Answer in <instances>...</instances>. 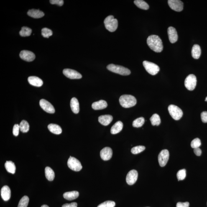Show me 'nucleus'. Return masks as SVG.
<instances>
[{
	"label": "nucleus",
	"mask_w": 207,
	"mask_h": 207,
	"mask_svg": "<svg viewBox=\"0 0 207 207\" xmlns=\"http://www.w3.org/2000/svg\"><path fill=\"white\" fill-rule=\"evenodd\" d=\"M147 44L151 50L157 53H160L163 50L162 40L158 36L151 35L147 39Z\"/></svg>",
	"instance_id": "nucleus-1"
},
{
	"label": "nucleus",
	"mask_w": 207,
	"mask_h": 207,
	"mask_svg": "<svg viewBox=\"0 0 207 207\" xmlns=\"http://www.w3.org/2000/svg\"><path fill=\"white\" fill-rule=\"evenodd\" d=\"M119 103L123 108H130L135 106L137 103V100L132 95L125 94L120 98Z\"/></svg>",
	"instance_id": "nucleus-2"
},
{
	"label": "nucleus",
	"mask_w": 207,
	"mask_h": 207,
	"mask_svg": "<svg viewBox=\"0 0 207 207\" xmlns=\"http://www.w3.org/2000/svg\"><path fill=\"white\" fill-rule=\"evenodd\" d=\"M107 68L110 71L123 76L129 75L131 73L129 69L121 66L115 65L114 64H110L108 66Z\"/></svg>",
	"instance_id": "nucleus-3"
},
{
	"label": "nucleus",
	"mask_w": 207,
	"mask_h": 207,
	"mask_svg": "<svg viewBox=\"0 0 207 207\" xmlns=\"http://www.w3.org/2000/svg\"><path fill=\"white\" fill-rule=\"evenodd\" d=\"M104 24L106 29L110 32H114L117 28L118 21L113 16L107 17L104 20Z\"/></svg>",
	"instance_id": "nucleus-4"
},
{
	"label": "nucleus",
	"mask_w": 207,
	"mask_h": 207,
	"mask_svg": "<svg viewBox=\"0 0 207 207\" xmlns=\"http://www.w3.org/2000/svg\"><path fill=\"white\" fill-rule=\"evenodd\" d=\"M168 110L170 116L175 120H179L183 116V113L182 109L175 105H170Z\"/></svg>",
	"instance_id": "nucleus-5"
},
{
	"label": "nucleus",
	"mask_w": 207,
	"mask_h": 207,
	"mask_svg": "<svg viewBox=\"0 0 207 207\" xmlns=\"http://www.w3.org/2000/svg\"><path fill=\"white\" fill-rule=\"evenodd\" d=\"M143 64L145 70L151 75H155L157 74L160 71V68L158 66L152 62L144 61L143 62Z\"/></svg>",
	"instance_id": "nucleus-6"
},
{
	"label": "nucleus",
	"mask_w": 207,
	"mask_h": 207,
	"mask_svg": "<svg viewBox=\"0 0 207 207\" xmlns=\"http://www.w3.org/2000/svg\"><path fill=\"white\" fill-rule=\"evenodd\" d=\"M67 165L69 168L75 172L80 171L82 168V166L80 161L71 156L68 160Z\"/></svg>",
	"instance_id": "nucleus-7"
},
{
	"label": "nucleus",
	"mask_w": 207,
	"mask_h": 207,
	"mask_svg": "<svg viewBox=\"0 0 207 207\" xmlns=\"http://www.w3.org/2000/svg\"><path fill=\"white\" fill-rule=\"evenodd\" d=\"M197 79L195 75H189L186 78L185 85L186 88L189 91H193L196 86Z\"/></svg>",
	"instance_id": "nucleus-8"
},
{
	"label": "nucleus",
	"mask_w": 207,
	"mask_h": 207,
	"mask_svg": "<svg viewBox=\"0 0 207 207\" xmlns=\"http://www.w3.org/2000/svg\"><path fill=\"white\" fill-rule=\"evenodd\" d=\"M169 153L167 149H164L161 151L158 156L159 165L161 167L165 166L169 160Z\"/></svg>",
	"instance_id": "nucleus-9"
},
{
	"label": "nucleus",
	"mask_w": 207,
	"mask_h": 207,
	"mask_svg": "<svg viewBox=\"0 0 207 207\" xmlns=\"http://www.w3.org/2000/svg\"><path fill=\"white\" fill-rule=\"evenodd\" d=\"M171 9L175 11H182L183 9V3L180 0H169L168 1Z\"/></svg>",
	"instance_id": "nucleus-10"
},
{
	"label": "nucleus",
	"mask_w": 207,
	"mask_h": 207,
	"mask_svg": "<svg viewBox=\"0 0 207 207\" xmlns=\"http://www.w3.org/2000/svg\"><path fill=\"white\" fill-rule=\"evenodd\" d=\"M63 73L67 78L71 79H80L82 77L81 75L79 72L70 69H64Z\"/></svg>",
	"instance_id": "nucleus-11"
},
{
	"label": "nucleus",
	"mask_w": 207,
	"mask_h": 207,
	"mask_svg": "<svg viewBox=\"0 0 207 207\" xmlns=\"http://www.w3.org/2000/svg\"><path fill=\"white\" fill-rule=\"evenodd\" d=\"M40 105L41 108L47 113L53 114L55 112V108L53 106L46 100L44 99L40 100Z\"/></svg>",
	"instance_id": "nucleus-12"
},
{
	"label": "nucleus",
	"mask_w": 207,
	"mask_h": 207,
	"mask_svg": "<svg viewBox=\"0 0 207 207\" xmlns=\"http://www.w3.org/2000/svg\"><path fill=\"white\" fill-rule=\"evenodd\" d=\"M138 172L136 170H132L128 172L126 175V181L128 185H132L135 183L137 180Z\"/></svg>",
	"instance_id": "nucleus-13"
},
{
	"label": "nucleus",
	"mask_w": 207,
	"mask_h": 207,
	"mask_svg": "<svg viewBox=\"0 0 207 207\" xmlns=\"http://www.w3.org/2000/svg\"><path fill=\"white\" fill-rule=\"evenodd\" d=\"M20 57L22 60L28 62H32L35 58V55L28 50H22L20 53Z\"/></svg>",
	"instance_id": "nucleus-14"
},
{
	"label": "nucleus",
	"mask_w": 207,
	"mask_h": 207,
	"mask_svg": "<svg viewBox=\"0 0 207 207\" xmlns=\"http://www.w3.org/2000/svg\"><path fill=\"white\" fill-rule=\"evenodd\" d=\"M113 156L112 150L109 147H106L100 152V156L103 160L107 161L111 159Z\"/></svg>",
	"instance_id": "nucleus-15"
},
{
	"label": "nucleus",
	"mask_w": 207,
	"mask_h": 207,
	"mask_svg": "<svg viewBox=\"0 0 207 207\" xmlns=\"http://www.w3.org/2000/svg\"><path fill=\"white\" fill-rule=\"evenodd\" d=\"M168 34L169 40L172 44L177 42L178 39V35L176 30L172 27H169L168 29Z\"/></svg>",
	"instance_id": "nucleus-16"
},
{
	"label": "nucleus",
	"mask_w": 207,
	"mask_h": 207,
	"mask_svg": "<svg viewBox=\"0 0 207 207\" xmlns=\"http://www.w3.org/2000/svg\"><path fill=\"white\" fill-rule=\"evenodd\" d=\"M2 198L5 201H7L11 198V191L7 186H4L1 190Z\"/></svg>",
	"instance_id": "nucleus-17"
},
{
	"label": "nucleus",
	"mask_w": 207,
	"mask_h": 207,
	"mask_svg": "<svg viewBox=\"0 0 207 207\" xmlns=\"http://www.w3.org/2000/svg\"><path fill=\"white\" fill-rule=\"evenodd\" d=\"M113 120V116L110 115H102L98 118V121L100 124L104 126L109 125Z\"/></svg>",
	"instance_id": "nucleus-18"
},
{
	"label": "nucleus",
	"mask_w": 207,
	"mask_h": 207,
	"mask_svg": "<svg viewBox=\"0 0 207 207\" xmlns=\"http://www.w3.org/2000/svg\"><path fill=\"white\" fill-rule=\"evenodd\" d=\"M28 80L31 85L36 87H40L42 86L43 84L42 80L39 77L36 76H30L28 79Z\"/></svg>",
	"instance_id": "nucleus-19"
},
{
	"label": "nucleus",
	"mask_w": 207,
	"mask_h": 207,
	"mask_svg": "<svg viewBox=\"0 0 207 207\" xmlns=\"http://www.w3.org/2000/svg\"><path fill=\"white\" fill-rule=\"evenodd\" d=\"M107 103L106 101L103 100L95 102L93 103L92 105V108L96 110L104 109L107 107Z\"/></svg>",
	"instance_id": "nucleus-20"
},
{
	"label": "nucleus",
	"mask_w": 207,
	"mask_h": 207,
	"mask_svg": "<svg viewBox=\"0 0 207 207\" xmlns=\"http://www.w3.org/2000/svg\"><path fill=\"white\" fill-rule=\"evenodd\" d=\"M27 14L30 17L35 19L42 18L45 15V14L42 11L39 10L34 9L30 10L28 12Z\"/></svg>",
	"instance_id": "nucleus-21"
},
{
	"label": "nucleus",
	"mask_w": 207,
	"mask_h": 207,
	"mask_svg": "<svg viewBox=\"0 0 207 207\" xmlns=\"http://www.w3.org/2000/svg\"><path fill=\"white\" fill-rule=\"evenodd\" d=\"M70 106L72 111L75 114H78L80 111L79 103L76 98L71 99L70 101Z\"/></svg>",
	"instance_id": "nucleus-22"
},
{
	"label": "nucleus",
	"mask_w": 207,
	"mask_h": 207,
	"mask_svg": "<svg viewBox=\"0 0 207 207\" xmlns=\"http://www.w3.org/2000/svg\"><path fill=\"white\" fill-rule=\"evenodd\" d=\"M123 127L122 122L120 121H117L112 126L111 132L113 134H117L122 130Z\"/></svg>",
	"instance_id": "nucleus-23"
},
{
	"label": "nucleus",
	"mask_w": 207,
	"mask_h": 207,
	"mask_svg": "<svg viewBox=\"0 0 207 207\" xmlns=\"http://www.w3.org/2000/svg\"><path fill=\"white\" fill-rule=\"evenodd\" d=\"M79 196V193L77 191H72L66 192L63 195L64 198L67 200H73L78 198Z\"/></svg>",
	"instance_id": "nucleus-24"
},
{
	"label": "nucleus",
	"mask_w": 207,
	"mask_h": 207,
	"mask_svg": "<svg viewBox=\"0 0 207 207\" xmlns=\"http://www.w3.org/2000/svg\"><path fill=\"white\" fill-rule=\"evenodd\" d=\"M191 54L194 58L198 59L200 58L201 55V49L199 45L197 44L193 45L192 49Z\"/></svg>",
	"instance_id": "nucleus-25"
},
{
	"label": "nucleus",
	"mask_w": 207,
	"mask_h": 207,
	"mask_svg": "<svg viewBox=\"0 0 207 207\" xmlns=\"http://www.w3.org/2000/svg\"><path fill=\"white\" fill-rule=\"evenodd\" d=\"M48 128L50 132L54 134L59 135L61 134L62 129L58 125L51 124L49 125Z\"/></svg>",
	"instance_id": "nucleus-26"
},
{
	"label": "nucleus",
	"mask_w": 207,
	"mask_h": 207,
	"mask_svg": "<svg viewBox=\"0 0 207 207\" xmlns=\"http://www.w3.org/2000/svg\"><path fill=\"white\" fill-rule=\"evenodd\" d=\"M5 167L7 172L12 174L15 173L16 167L14 162L12 161H7L5 164Z\"/></svg>",
	"instance_id": "nucleus-27"
},
{
	"label": "nucleus",
	"mask_w": 207,
	"mask_h": 207,
	"mask_svg": "<svg viewBox=\"0 0 207 207\" xmlns=\"http://www.w3.org/2000/svg\"><path fill=\"white\" fill-rule=\"evenodd\" d=\"M45 175L46 178L49 181H52L55 178V172L50 167L45 168Z\"/></svg>",
	"instance_id": "nucleus-28"
},
{
	"label": "nucleus",
	"mask_w": 207,
	"mask_h": 207,
	"mask_svg": "<svg viewBox=\"0 0 207 207\" xmlns=\"http://www.w3.org/2000/svg\"><path fill=\"white\" fill-rule=\"evenodd\" d=\"M134 4L137 7L142 9L147 10L149 8V5L145 1L142 0H136L134 1Z\"/></svg>",
	"instance_id": "nucleus-29"
},
{
	"label": "nucleus",
	"mask_w": 207,
	"mask_h": 207,
	"mask_svg": "<svg viewBox=\"0 0 207 207\" xmlns=\"http://www.w3.org/2000/svg\"><path fill=\"white\" fill-rule=\"evenodd\" d=\"M150 121L152 126H158L160 124L161 120L160 116L157 114L152 115L150 118Z\"/></svg>",
	"instance_id": "nucleus-30"
},
{
	"label": "nucleus",
	"mask_w": 207,
	"mask_h": 207,
	"mask_svg": "<svg viewBox=\"0 0 207 207\" xmlns=\"http://www.w3.org/2000/svg\"><path fill=\"white\" fill-rule=\"evenodd\" d=\"M32 32V30L31 29L27 27H23L19 32V34L22 37H28L31 35Z\"/></svg>",
	"instance_id": "nucleus-31"
},
{
	"label": "nucleus",
	"mask_w": 207,
	"mask_h": 207,
	"mask_svg": "<svg viewBox=\"0 0 207 207\" xmlns=\"http://www.w3.org/2000/svg\"><path fill=\"white\" fill-rule=\"evenodd\" d=\"M19 126L20 129L23 133L27 132L29 130V125L27 121L23 120L21 121Z\"/></svg>",
	"instance_id": "nucleus-32"
},
{
	"label": "nucleus",
	"mask_w": 207,
	"mask_h": 207,
	"mask_svg": "<svg viewBox=\"0 0 207 207\" xmlns=\"http://www.w3.org/2000/svg\"><path fill=\"white\" fill-rule=\"evenodd\" d=\"M144 122V118L143 117H140L137 118V119L133 121L132 125L134 127H140L143 125Z\"/></svg>",
	"instance_id": "nucleus-33"
},
{
	"label": "nucleus",
	"mask_w": 207,
	"mask_h": 207,
	"mask_svg": "<svg viewBox=\"0 0 207 207\" xmlns=\"http://www.w3.org/2000/svg\"><path fill=\"white\" fill-rule=\"evenodd\" d=\"M29 201V197L27 196H23L20 201L18 207H27Z\"/></svg>",
	"instance_id": "nucleus-34"
},
{
	"label": "nucleus",
	"mask_w": 207,
	"mask_h": 207,
	"mask_svg": "<svg viewBox=\"0 0 207 207\" xmlns=\"http://www.w3.org/2000/svg\"><path fill=\"white\" fill-rule=\"evenodd\" d=\"M145 149V147L144 146H137L133 147L131 149V152L134 154H137L144 151Z\"/></svg>",
	"instance_id": "nucleus-35"
},
{
	"label": "nucleus",
	"mask_w": 207,
	"mask_h": 207,
	"mask_svg": "<svg viewBox=\"0 0 207 207\" xmlns=\"http://www.w3.org/2000/svg\"><path fill=\"white\" fill-rule=\"evenodd\" d=\"M186 177V170L185 169H182L179 170L177 173V177L178 181L184 180Z\"/></svg>",
	"instance_id": "nucleus-36"
},
{
	"label": "nucleus",
	"mask_w": 207,
	"mask_h": 207,
	"mask_svg": "<svg viewBox=\"0 0 207 207\" xmlns=\"http://www.w3.org/2000/svg\"><path fill=\"white\" fill-rule=\"evenodd\" d=\"M53 34L52 31L50 29L44 28L42 30V34L44 37L49 38Z\"/></svg>",
	"instance_id": "nucleus-37"
},
{
	"label": "nucleus",
	"mask_w": 207,
	"mask_h": 207,
	"mask_svg": "<svg viewBox=\"0 0 207 207\" xmlns=\"http://www.w3.org/2000/svg\"><path fill=\"white\" fill-rule=\"evenodd\" d=\"M201 145V142L199 138H196L192 141L191 146L192 148L194 149L198 148Z\"/></svg>",
	"instance_id": "nucleus-38"
},
{
	"label": "nucleus",
	"mask_w": 207,
	"mask_h": 207,
	"mask_svg": "<svg viewBox=\"0 0 207 207\" xmlns=\"http://www.w3.org/2000/svg\"><path fill=\"white\" fill-rule=\"evenodd\" d=\"M116 203L114 201H108L101 204L97 207H114Z\"/></svg>",
	"instance_id": "nucleus-39"
},
{
	"label": "nucleus",
	"mask_w": 207,
	"mask_h": 207,
	"mask_svg": "<svg viewBox=\"0 0 207 207\" xmlns=\"http://www.w3.org/2000/svg\"><path fill=\"white\" fill-rule=\"evenodd\" d=\"M19 125L17 124L15 125L13 129V134L14 136H17L19 135Z\"/></svg>",
	"instance_id": "nucleus-40"
},
{
	"label": "nucleus",
	"mask_w": 207,
	"mask_h": 207,
	"mask_svg": "<svg viewBox=\"0 0 207 207\" xmlns=\"http://www.w3.org/2000/svg\"><path fill=\"white\" fill-rule=\"evenodd\" d=\"M50 2L52 4H56L60 6H63L64 4L63 0H51Z\"/></svg>",
	"instance_id": "nucleus-41"
},
{
	"label": "nucleus",
	"mask_w": 207,
	"mask_h": 207,
	"mask_svg": "<svg viewBox=\"0 0 207 207\" xmlns=\"http://www.w3.org/2000/svg\"><path fill=\"white\" fill-rule=\"evenodd\" d=\"M190 206V203L188 202H178L177 204V207H189Z\"/></svg>",
	"instance_id": "nucleus-42"
},
{
	"label": "nucleus",
	"mask_w": 207,
	"mask_h": 207,
	"mask_svg": "<svg viewBox=\"0 0 207 207\" xmlns=\"http://www.w3.org/2000/svg\"><path fill=\"white\" fill-rule=\"evenodd\" d=\"M201 119L204 123H207V112L204 111L201 114Z\"/></svg>",
	"instance_id": "nucleus-43"
},
{
	"label": "nucleus",
	"mask_w": 207,
	"mask_h": 207,
	"mask_svg": "<svg viewBox=\"0 0 207 207\" xmlns=\"http://www.w3.org/2000/svg\"><path fill=\"white\" fill-rule=\"evenodd\" d=\"M78 205L76 202H73L70 204H65L62 206V207H77Z\"/></svg>",
	"instance_id": "nucleus-44"
},
{
	"label": "nucleus",
	"mask_w": 207,
	"mask_h": 207,
	"mask_svg": "<svg viewBox=\"0 0 207 207\" xmlns=\"http://www.w3.org/2000/svg\"><path fill=\"white\" fill-rule=\"evenodd\" d=\"M194 152L195 155L198 156H200L202 154V151L199 147L194 149Z\"/></svg>",
	"instance_id": "nucleus-45"
},
{
	"label": "nucleus",
	"mask_w": 207,
	"mask_h": 207,
	"mask_svg": "<svg viewBox=\"0 0 207 207\" xmlns=\"http://www.w3.org/2000/svg\"><path fill=\"white\" fill-rule=\"evenodd\" d=\"M41 207H49V206H48L47 205H43Z\"/></svg>",
	"instance_id": "nucleus-46"
},
{
	"label": "nucleus",
	"mask_w": 207,
	"mask_h": 207,
	"mask_svg": "<svg viewBox=\"0 0 207 207\" xmlns=\"http://www.w3.org/2000/svg\"><path fill=\"white\" fill-rule=\"evenodd\" d=\"M205 101L207 102V97L206 98V99H205Z\"/></svg>",
	"instance_id": "nucleus-47"
}]
</instances>
